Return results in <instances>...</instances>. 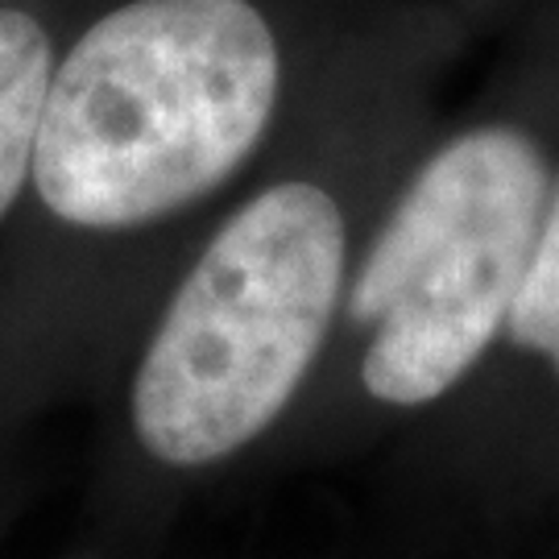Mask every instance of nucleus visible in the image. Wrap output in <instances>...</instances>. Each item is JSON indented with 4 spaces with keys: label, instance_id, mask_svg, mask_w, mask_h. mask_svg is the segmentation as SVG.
<instances>
[{
    "label": "nucleus",
    "instance_id": "f257e3e1",
    "mask_svg": "<svg viewBox=\"0 0 559 559\" xmlns=\"http://www.w3.org/2000/svg\"><path fill=\"white\" fill-rule=\"evenodd\" d=\"M290 104V34L261 0H117L62 46L21 212L80 253L203 237Z\"/></svg>",
    "mask_w": 559,
    "mask_h": 559
},
{
    "label": "nucleus",
    "instance_id": "7ed1b4c3",
    "mask_svg": "<svg viewBox=\"0 0 559 559\" xmlns=\"http://www.w3.org/2000/svg\"><path fill=\"white\" fill-rule=\"evenodd\" d=\"M378 203L357 162L299 158L212 221L150 311L124 378V427L154 468L216 473L307 402Z\"/></svg>",
    "mask_w": 559,
    "mask_h": 559
},
{
    "label": "nucleus",
    "instance_id": "39448f33",
    "mask_svg": "<svg viewBox=\"0 0 559 559\" xmlns=\"http://www.w3.org/2000/svg\"><path fill=\"white\" fill-rule=\"evenodd\" d=\"M67 38L46 9L0 0V233L25 207L41 108Z\"/></svg>",
    "mask_w": 559,
    "mask_h": 559
},
{
    "label": "nucleus",
    "instance_id": "f03ea898",
    "mask_svg": "<svg viewBox=\"0 0 559 559\" xmlns=\"http://www.w3.org/2000/svg\"><path fill=\"white\" fill-rule=\"evenodd\" d=\"M559 175V21L427 133L360 240L323 373L385 419H440L489 365Z\"/></svg>",
    "mask_w": 559,
    "mask_h": 559
},
{
    "label": "nucleus",
    "instance_id": "20e7f679",
    "mask_svg": "<svg viewBox=\"0 0 559 559\" xmlns=\"http://www.w3.org/2000/svg\"><path fill=\"white\" fill-rule=\"evenodd\" d=\"M440 419L501 501L559 498V175L498 348Z\"/></svg>",
    "mask_w": 559,
    "mask_h": 559
},
{
    "label": "nucleus",
    "instance_id": "423d86ee",
    "mask_svg": "<svg viewBox=\"0 0 559 559\" xmlns=\"http://www.w3.org/2000/svg\"><path fill=\"white\" fill-rule=\"evenodd\" d=\"M556 21H559V17H556Z\"/></svg>",
    "mask_w": 559,
    "mask_h": 559
}]
</instances>
